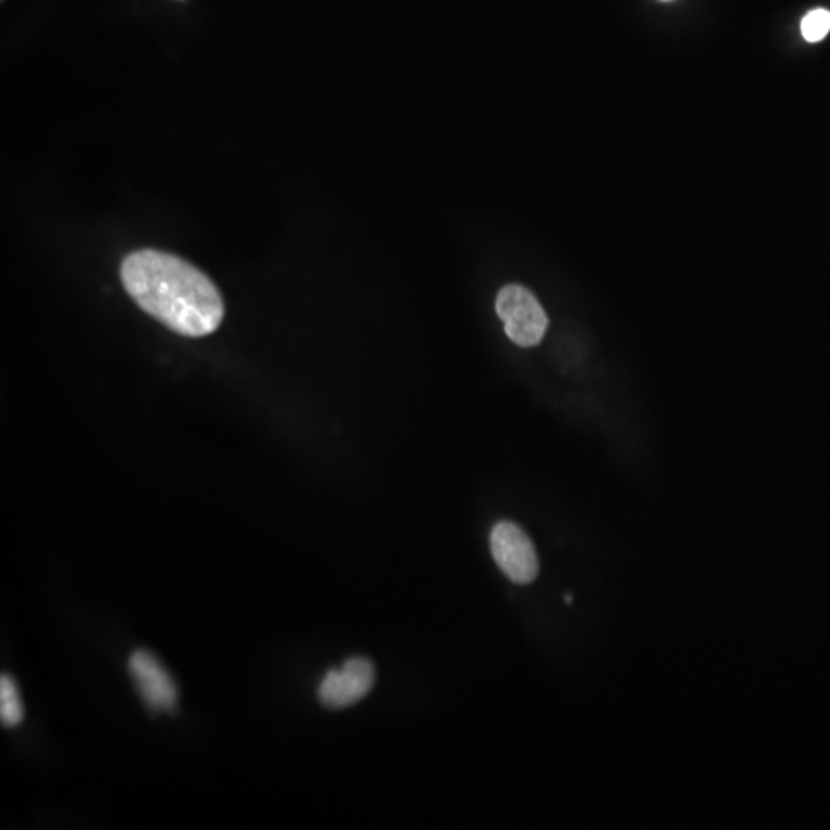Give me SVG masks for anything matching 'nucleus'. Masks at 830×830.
<instances>
[{"label": "nucleus", "mask_w": 830, "mask_h": 830, "mask_svg": "<svg viewBox=\"0 0 830 830\" xmlns=\"http://www.w3.org/2000/svg\"><path fill=\"white\" fill-rule=\"evenodd\" d=\"M120 278L142 311L185 337L213 334L224 320L217 286L177 256L156 249L131 252L120 266Z\"/></svg>", "instance_id": "1"}, {"label": "nucleus", "mask_w": 830, "mask_h": 830, "mask_svg": "<svg viewBox=\"0 0 830 830\" xmlns=\"http://www.w3.org/2000/svg\"><path fill=\"white\" fill-rule=\"evenodd\" d=\"M497 316L505 323V332L522 348L537 346L545 337L549 319L537 297L522 285H507L498 290Z\"/></svg>", "instance_id": "2"}, {"label": "nucleus", "mask_w": 830, "mask_h": 830, "mask_svg": "<svg viewBox=\"0 0 830 830\" xmlns=\"http://www.w3.org/2000/svg\"><path fill=\"white\" fill-rule=\"evenodd\" d=\"M490 553L500 571L512 583L530 584L537 579V550L519 524L498 522L490 531Z\"/></svg>", "instance_id": "3"}, {"label": "nucleus", "mask_w": 830, "mask_h": 830, "mask_svg": "<svg viewBox=\"0 0 830 830\" xmlns=\"http://www.w3.org/2000/svg\"><path fill=\"white\" fill-rule=\"evenodd\" d=\"M128 671L133 678L143 703L154 714H173L179 701V688L175 678L156 655L146 649H138L128 660Z\"/></svg>", "instance_id": "4"}, {"label": "nucleus", "mask_w": 830, "mask_h": 830, "mask_svg": "<svg viewBox=\"0 0 830 830\" xmlns=\"http://www.w3.org/2000/svg\"><path fill=\"white\" fill-rule=\"evenodd\" d=\"M376 685V669L365 656H353L341 669L328 671L317 690L328 709H345L364 700Z\"/></svg>", "instance_id": "5"}, {"label": "nucleus", "mask_w": 830, "mask_h": 830, "mask_svg": "<svg viewBox=\"0 0 830 830\" xmlns=\"http://www.w3.org/2000/svg\"><path fill=\"white\" fill-rule=\"evenodd\" d=\"M25 709L22 703L17 683L10 674L0 677V722L5 727H16L24 720Z\"/></svg>", "instance_id": "6"}, {"label": "nucleus", "mask_w": 830, "mask_h": 830, "mask_svg": "<svg viewBox=\"0 0 830 830\" xmlns=\"http://www.w3.org/2000/svg\"><path fill=\"white\" fill-rule=\"evenodd\" d=\"M830 32V11L817 9L807 13L802 22L803 37L810 44L820 42L828 36Z\"/></svg>", "instance_id": "7"}]
</instances>
